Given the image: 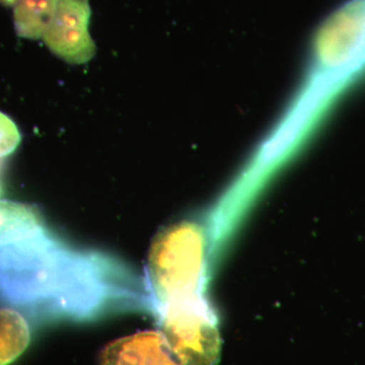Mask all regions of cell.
Instances as JSON below:
<instances>
[{"mask_svg": "<svg viewBox=\"0 0 365 365\" xmlns=\"http://www.w3.org/2000/svg\"><path fill=\"white\" fill-rule=\"evenodd\" d=\"M207 237L199 223L181 222L160 230L151 244L148 272L158 300L196 297L205 275Z\"/></svg>", "mask_w": 365, "mask_h": 365, "instance_id": "obj_1", "label": "cell"}, {"mask_svg": "<svg viewBox=\"0 0 365 365\" xmlns=\"http://www.w3.org/2000/svg\"><path fill=\"white\" fill-rule=\"evenodd\" d=\"M160 331L182 365H217L222 340L217 319L200 297L165 304Z\"/></svg>", "mask_w": 365, "mask_h": 365, "instance_id": "obj_2", "label": "cell"}, {"mask_svg": "<svg viewBox=\"0 0 365 365\" xmlns=\"http://www.w3.org/2000/svg\"><path fill=\"white\" fill-rule=\"evenodd\" d=\"M323 67H341L365 54V0H350L327 19L316 39Z\"/></svg>", "mask_w": 365, "mask_h": 365, "instance_id": "obj_3", "label": "cell"}, {"mask_svg": "<svg viewBox=\"0 0 365 365\" xmlns=\"http://www.w3.org/2000/svg\"><path fill=\"white\" fill-rule=\"evenodd\" d=\"M88 0H59L54 19L43 40L57 57L71 64H85L96 54L90 26Z\"/></svg>", "mask_w": 365, "mask_h": 365, "instance_id": "obj_4", "label": "cell"}, {"mask_svg": "<svg viewBox=\"0 0 365 365\" xmlns=\"http://www.w3.org/2000/svg\"><path fill=\"white\" fill-rule=\"evenodd\" d=\"M100 365H182L162 331H144L106 346Z\"/></svg>", "mask_w": 365, "mask_h": 365, "instance_id": "obj_5", "label": "cell"}, {"mask_svg": "<svg viewBox=\"0 0 365 365\" xmlns=\"http://www.w3.org/2000/svg\"><path fill=\"white\" fill-rule=\"evenodd\" d=\"M59 0H20L14 6V23L18 36L43 39L54 19Z\"/></svg>", "mask_w": 365, "mask_h": 365, "instance_id": "obj_6", "label": "cell"}, {"mask_svg": "<svg viewBox=\"0 0 365 365\" xmlns=\"http://www.w3.org/2000/svg\"><path fill=\"white\" fill-rule=\"evenodd\" d=\"M31 341L28 322L19 312L0 309V365L13 364Z\"/></svg>", "mask_w": 365, "mask_h": 365, "instance_id": "obj_7", "label": "cell"}, {"mask_svg": "<svg viewBox=\"0 0 365 365\" xmlns=\"http://www.w3.org/2000/svg\"><path fill=\"white\" fill-rule=\"evenodd\" d=\"M21 140L18 126L7 115L0 112V158L11 155Z\"/></svg>", "mask_w": 365, "mask_h": 365, "instance_id": "obj_8", "label": "cell"}, {"mask_svg": "<svg viewBox=\"0 0 365 365\" xmlns=\"http://www.w3.org/2000/svg\"><path fill=\"white\" fill-rule=\"evenodd\" d=\"M20 0H0V4L4 6H16Z\"/></svg>", "mask_w": 365, "mask_h": 365, "instance_id": "obj_9", "label": "cell"}]
</instances>
